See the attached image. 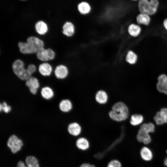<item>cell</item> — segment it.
Returning a JSON list of instances; mask_svg holds the SVG:
<instances>
[{"label": "cell", "mask_w": 167, "mask_h": 167, "mask_svg": "<svg viewBox=\"0 0 167 167\" xmlns=\"http://www.w3.org/2000/svg\"><path fill=\"white\" fill-rule=\"evenodd\" d=\"M143 116L139 114H135L132 115L130 121V123L133 126H137L140 124L143 121Z\"/></svg>", "instance_id": "4316f807"}, {"label": "cell", "mask_w": 167, "mask_h": 167, "mask_svg": "<svg viewBox=\"0 0 167 167\" xmlns=\"http://www.w3.org/2000/svg\"><path fill=\"white\" fill-rule=\"evenodd\" d=\"M17 46L19 52L22 54L29 55L35 54L33 48L26 41H19Z\"/></svg>", "instance_id": "8fae6325"}, {"label": "cell", "mask_w": 167, "mask_h": 167, "mask_svg": "<svg viewBox=\"0 0 167 167\" xmlns=\"http://www.w3.org/2000/svg\"><path fill=\"white\" fill-rule=\"evenodd\" d=\"M110 117L113 120L118 122L124 121L126 119L129 115L127 107L123 103L118 102L112 107L109 113Z\"/></svg>", "instance_id": "6da1fadb"}, {"label": "cell", "mask_w": 167, "mask_h": 167, "mask_svg": "<svg viewBox=\"0 0 167 167\" xmlns=\"http://www.w3.org/2000/svg\"><path fill=\"white\" fill-rule=\"evenodd\" d=\"M130 0L133 1H138L139 0Z\"/></svg>", "instance_id": "e575fe53"}, {"label": "cell", "mask_w": 167, "mask_h": 167, "mask_svg": "<svg viewBox=\"0 0 167 167\" xmlns=\"http://www.w3.org/2000/svg\"><path fill=\"white\" fill-rule=\"evenodd\" d=\"M53 72L55 77L59 79H63L66 78L69 72L67 66L62 64L57 65Z\"/></svg>", "instance_id": "ba28073f"}, {"label": "cell", "mask_w": 167, "mask_h": 167, "mask_svg": "<svg viewBox=\"0 0 167 167\" xmlns=\"http://www.w3.org/2000/svg\"><path fill=\"white\" fill-rule=\"evenodd\" d=\"M36 58L42 62L49 61L46 48L44 47L38 51L36 54Z\"/></svg>", "instance_id": "603a6c76"}, {"label": "cell", "mask_w": 167, "mask_h": 167, "mask_svg": "<svg viewBox=\"0 0 167 167\" xmlns=\"http://www.w3.org/2000/svg\"><path fill=\"white\" fill-rule=\"evenodd\" d=\"M138 57L137 54L132 50L129 51L126 55V59L127 62L131 65H134L137 62Z\"/></svg>", "instance_id": "cb8c5ba5"}, {"label": "cell", "mask_w": 167, "mask_h": 167, "mask_svg": "<svg viewBox=\"0 0 167 167\" xmlns=\"http://www.w3.org/2000/svg\"><path fill=\"white\" fill-rule=\"evenodd\" d=\"M67 130L68 132L70 135L76 136L80 133L81 128L80 126L78 123L73 122L70 123L68 125Z\"/></svg>", "instance_id": "ac0fdd59"}, {"label": "cell", "mask_w": 167, "mask_h": 167, "mask_svg": "<svg viewBox=\"0 0 167 167\" xmlns=\"http://www.w3.org/2000/svg\"><path fill=\"white\" fill-rule=\"evenodd\" d=\"M159 4L158 0H139L138 8L140 13L152 16L156 13Z\"/></svg>", "instance_id": "7a4b0ae2"}, {"label": "cell", "mask_w": 167, "mask_h": 167, "mask_svg": "<svg viewBox=\"0 0 167 167\" xmlns=\"http://www.w3.org/2000/svg\"><path fill=\"white\" fill-rule=\"evenodd\" d=\"M154 119L158 125L167 123V109L162 108L160 111L157 112Z\"/></svg>", "instance_id": "4fadbf2b"}, {"label": "cell", "mask_w": 167, "mask_h": 167, "mask_svg": "<svg viewBox=\"0 0 167 167\" xmlns=\"http://www.w3.org/2000/svg\"><path fill=\"white\" fill-rule=\"evenodd\" d=\"M25 84L32 94L35 95L37 93L40 84L38 79L36 77L32 76L25 81Z\"/></svg>", "instance_id": "52a82bcc"}, {"label": "cell", "mask_w": 167, "mask_h": 167, "mask_svg": "<svg viewBox=\"0 0 167 167\" xmlns=\"http://www.w3.org/2000/svg\"><path fill=\"white\" fill-rule=\"evenodd\" d=\"M25 162L27 166H25L22 161H20L18 162L16 167H39L38 161L37 158L33 156H27L25 158Z\"/></svg>", "instance_id": "30bf717a"}, {"label": "cell", "mask_w": 167, "mask_h": 167, "mask_svg": "<svg viewBox=\"0 0 167 167\" xmlns=\"http://www.w3.org/2000/svg\"><path fill=\"white\" fill-rule=\"evenodd\" d=\"M60 110L65 113L69 112L72 108L71 102L68 99H64L61 100L59 105Z\"/></svg>", "instance_id": "d6986e66"}, {"label": "cell", "mask_w": 167, "mask_h": 167, "mask_svg": "<svg viewBox=\"0 0 167 167\" xmlns=\"http://www.w3.org/2000/svg\"><path fill=\"white\" fill-rule=\"evenodd\" d=\"M80 167H95V166L93 165L89 164L84 163L82 164Z\"/></svg>", "instance_id": "1f68e13d"}, {"label": "cell", "mask_w": 167, "mask_h": 167, "mask_svg": "<svg viewBox=\"0 0 167 167\" xmlns=\"http://www.w3.org/2000/svg\"><path fill=\"white\" fill-rule=\"evenodd\" d=\"M26 41L29 43L33 48L35 54L40 49L45 47L44 41L36 36H30L27 38Z\"/></svg>", "instance_id": "8992f818"}, {"label": "cell", "mask_w": 167, "mask_h": 167, "mask_svg": "<svg viewBox=\"0 0 167 167\" xmlns=\"http://www.w3.org/2000/svg\"><path fill=\"white\" fill-rule=\"evenodd\" d=\"M140 154L142 159L145 161H150L153 157V154L151 150L146 147L142 148L140 152Z\"/></svg>", "instance_id": "7402d4cb"}, {"label": "cell", "mask_w": 167, "mask_h": 167, "mask_svg": "<svg viewBox=\"0 0 167 167\" xmlns=\"http://www.w3.org/2000/svg\"><path fill=\"white\" fill-rule=\"evenodd\" d=\"M11 110V106L8 105L5 101L0 102V112H3L6 113H8Z\"/></svg>", "instance_id": "83f0119b"}, {"label": "cell", "mask_w": 167, "mask_h": 167, "mask_svg": "<svg viewBox=\"0 0 167 167\" xmlns=\"http://www.w3.org/2000/svg\"><path fill=\"white\" fill-rule=\"evenodd\" d=\"M78 11L81 14L83 15L89 14L91 11V7L88 2L82 1L79 3L77 6Z\"/></svg>", "instance_id": "ffe728a7"}, {"label": "cell", "mask_w": 167, "mask_h": 167, "mask_svg": "<svg viewBox=\"0 0 167 167\" xmlns=\"http://www.w3.org/2000/svg\"><path fill=\"white\" fill-rule=\"evenodd\" d=\"M62 28V34L67 37L72 36L75 33V26L70 22H66L63 25Z\"/></svg>", "instance_id": "2e32d148"}, {"label": "cell", "mask_w": 167, "mask_h": 167, "mask_svg": "<svg viewBox=\"0 0 167 167\" xmlns=\"http://www.w3.org/2000/svg\"><path fill=\"white\" fill-rule=\"evenodd\" d=\"M23 143L22 139L16 135L13 134L8 138L6 144L11 152L15 154L21 149L23 145Z\"/></svg>", "instance_id": "5b68a950"}, {"label": "cell", "mask_w": 167, "mask_h": 167, "mask_svg": "<svg viewBox=\"0 0 167 167\" xmlns=\"http://www.w3.org/2000/svg\"><path fill=\"white\" fill-rule=\"evenodd\" d=\"M49 27L47 24L42 20L37 22L34 25V29L37 33L43 36L45 35L49 31Z\"/></svg>", "instance_id": "5bb4252c"}, {"label": "cell", "mask_w": 167, "mask_h": 167, "mask_svg": "<svg viewBox=\"0 0 167 167\" xmlns=\"http://www.w3.org/2000/svg\"><path fill=\"white\" fill-rule=\"evenodd\" d=\"M162 24L164 28L167 31V18L164 19Z\"/></svg>", "instance_id": "d6a6232c"}, {"label": "cell", "mask_w": 167, "mask_h": 167, "mask_svg": "<svg viewBox=\"0 0 167 167\" xmlns=\"http://www.w3.org/2000/svg\"><path fill=\"white\" fill-rule=\"evenodd\" d=\"M151 16L145 13H140L136 18V23L140 25L148 26L151 24Z\"/></svg>", "instance_id": "9a60e30c"}, {"label": "cell", "mask_w": 167, "mask_h": 167, "mask_svg": "<svg viewBox=\"0 0 167 167\" xmlns=\"http://www.w3.org/2000/svg\"><path fill=\"white\" fill-rule=\"evenodd\" d=\"M142 31L140 25L136 23H132L128 26V32L129 34L133 37H137L141 34Z\"/></svg>", "instance_id": "e0dca14e"}, {"label": "cell", "mask_w": 167, "mask_h": 167, "mask_svg": "<svg viewBox=\"0 0 167 167\" xmlns=\"http://www.w3.org/2000/svg\"><path fill=\"white\" fill-rule=\"evenodd\" d=\"M155 126L152 123L143 124L140 126L137 135V140L145 144H149L151 141L149 133L153 132L155 131Z\"/></svg>", "instance_id": "277c9868"}, {"label": "cell", "mask_w": 167, "mask_h": 167, "mask_svg": "<svg viewBox=\"0 0 167 167\" xmlns=\"http://www.w3.org/2000/svg\"><path fill=\"white\" fill-rule=\"evenodd\" d=\"M28 71L31 75H32L37 71V68L36 66L33 63L28 64L26 68Z\"/></svg>", "instance_id": "f546056e"}, {"label": "cell", "mask_w": 167, "mask_h": 167, "mask_svg": "<svg viewBox=\"0 0 167 167\" xmlns=\"http://www.w3.org/2000/svg\"><path fill=\"white\" fill-rule=\"evenodd\" d=\"M107 167H121V164L117 160H113L109 162Z\"/></svg>", "instance_id": "4dcf8cb0"}, {"label": "cell", "mask_w": 167, "mask_h": 167, "mask_svg": "<svg viewBox=\"0 0 167 167\" xmlns=\"http://www.w3.org/2000/svg\"><path fill=\"white\" fill-rule=\"evenodd\" d=\"M42 97L46 100L52 99L54 96V93L53 89L49 86L43 87L41 91Z\"/></svg>", "instance_id": "44dd1931"}, {"label": "cell", "mask_w": 167, "mask_h": 167, "mask_svg": "<svg viewBox=\"0 0 167 167\" xmlns=\"http://www.w3.org/2000/svg\"><path fill=\"white\" fill-rule=\"evenodd\" d=\"M25 64L23 60L17 59L12 63L11 68L14 73L19 79L25 81L32 76L25 67Z\"/></svg>", "instance_id": "3957f363"}, {"label": "cell", "mask_w": 167, "mask_h": 167, "mask_svg": "<svg viewBox=\"0 0 167 167\" xmlns=\"http://www.w3.org/2000/svg\"><path fill=\"white\" fill-rule=\"evenodd\" d=\"M156 88L160 92L167 94V76L165 74H161L158 77Z\"/></svg>", "instance_id": "9c48e42d"}, {"label": "cell", "mask_w": 167, "mask_h": 167, "mask_svg": "<svg viewBox=\"0 0 167 167\" xmlns=\"http://www.w3.org/2000/svg\"><path fill=\"white\" fill-rule=\"evenodd\" d=\"M46 49L49 60L52 61L54 60L56 57V53L55 51L50 48H48Z\"/></svg>", "instance_id": "f1b7e54d"}, {"label": "cell", "mask_w": 167, "mask_h": 167, "mask_svg": "<svg viewBox=\"0 0 167 167\" xmlns=\"http://www.w3.org/2000/svg\"><path fill=\"white\" fill-rule=\"evenodd\" d=\"M166 153H167V150L166 151ZM164 164L165 165L167 166V157L166 158L164 161Z\"/></svg>", "instance_id": "836d02e7"}, {"label": "cell", "mask_w": 167, "mask_h": 167, "mask_svg": "<svg viewBox=\"0 0 167 167\" xmlns=\"http://www.w3.org/2000/svg\"><path fill=\"white\" fill-rule=\"evenodd\" d=\"M52 66L49 63L45 62L40 63L38 66V71L43 76H49L53 72Z\"/></svg>", "instance_id": "7c38bea8"}, {"label": "cell", "mask_w": 167, "mask_h": 167, "mask_svg": "<svg viewBox=\"0 0 167 167\" xmlns=\"http://www.w3.org/2000/svg\"><path fill=\"white\" fill-rule=\"evenodd\" d=\"M23 0V1H24V0Z\"/></svg>", "instance_id": "d590c367"}, {"label": "cell", "mask_w": 167, "mask_h": 167, "mask_svg": "<svg viewBox=\"0 0 167 167\" xmlns=\"http://www.w3.org/2000/svg\"><path fill=\"white\" fill-rule=\"evenodd\" d=\"M95 99L96 101L101 104H104L106 103L108 100V96L104 91L100 90L96 93Z\"/></svg>", "instance_id": "d4e9b609"}, {"label": "cell", "mask_w": 167, "mask_h": 167, "mask_svg": "<svg viewBox=\"0 0 167 167\" xmlns=\"http://www.w3.org/2000/svg\"><path fill=\"white\" fill-rule=\"evenodd\" d=\"M77 147L81 150H85L88 149L89 146L88 140L84 138H80L76 141V143Z\"/></svg>", "instance_id": "484cf974"}]
</instances>
